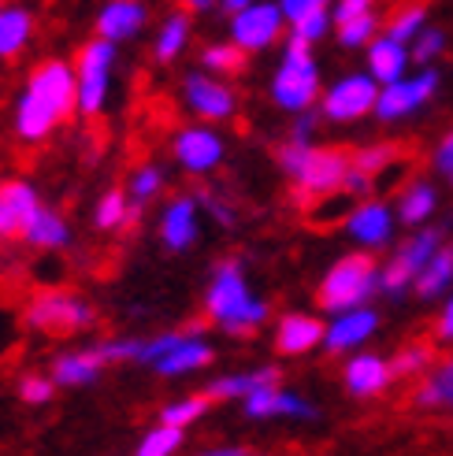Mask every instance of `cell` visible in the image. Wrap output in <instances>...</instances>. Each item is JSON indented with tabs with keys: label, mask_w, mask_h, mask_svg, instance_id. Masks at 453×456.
Listing matches in <instances>:
<instances>
[{
	"label": "cell",
	"mask_w": 453,
	"mask_h": 456,
	"mask_svg": "<svg viewBox=\"0 0 453 456\" xmlns=\"http://www.w3.org/2000/svg\"><path fill=\"white\" fill-rule=\"evenodd\" d=\"M78 111V86L75 63L67 60H41L30 78L22 82V94L12 111L15 138L22 145H41Z\"/></svg>",
	"instance_id": "cell-1"
},
{
	"label": "cell",
	"mask_w": 453,
	"mask_h": 456,
	"mask_svg": "<svg viewBox=\"0 0 453 456\" xmlns=\"http://www.w3.org/2000/svg\"><path fill=\"white\" fill-rule=\"evenodd\" d=\"M205 315L223 330L235 338H249L257 334L268 319H271V305L260 297L249 282L242 260L226 256L212 267L209 286H205Z\"/></svg>",
	"instance_id": "cell-2"
},
{
	"label": "cell",
	"mask_w": 453,
	"mask_h": 456,
	"mask_svg": "<svg viewBox=\"0 0 453 456\" xmlns=\"http://www.w3.org/2000/svg\"><path fill=\"white\" fill-rule=\"evenodd\" d=\"M279 167L293 182V193L301 200H327L334 193H342V182L350 175L353 156L334 149V145H316V142H283L279 152Z\"/></svg>",
	"instance_id": "cell-3"
},
{
	"label": "cell",
	"mask_w": 453,
	"mask_h": 456,
	"mask_svg": "<svg viewBox=\"0 0 453 456\" xmlns=\"http://www.w3.org/2000/svg\"><path fill=\"white\" fill-rule=\"evenodd\" d=\"M312 49L316 45L293 37V34L283 37V53H279L276 71H271L268 97L279 111H286V116H301V111H312L320 104L324 75H320V63H316Z\"/></svg>",
	"instance_id": "cell-4"
},
{
	"label": "cell",
	"mask_w": 453,
	"mask_h": 456,
	"mask_svg": "<svg viewBox=\"0 0 453 456\" xmlns=\"http://www.w3.org/2000/svg\"><path fill=\"white\" fill-rule=\"evenodd\" d=\"M372 297H379V264L368 248H353V253L338 256L316 286V305L324 315L372 305Z\"/></svg>",
	"instance_id": "cell-5"
},
{
	"label": "cell",
	"mask_w": 453,
	"mask_h": 456,
	"mask_svg": "<svg viewBox=\"0 0 453 456\" xmlns=\"http://www.w3.org/2000/svg\"><path fill=\"white\" fill-rule=\"evenodd\" d=\"M446 238H449V226H439V223L416 226L409 238H401V245H394L391 256L379 264V297H387V301L409 297L420 271L439 253V245Z\"/></svg>",
	"instance_id": "cell-6"
},
{
	"label": "cell",
	"mask_w": 453,
	"mask_h": 456,
	"mask_svg": "<svg viewBox=\"0 0 453 456\" xmlns=\"http://www.w3.org/2000/svg\"><path fill=\"white\" fill-rule=\"evenodd\" d=\"M212 360H216V346L197 323H190V330H164L149 338L142 353V363H149L161 379H190L205 371Z\"/></svg>",
	"instance_id": "cell-7"
},
{
	"label": "cell",
	"mask_w": 453,
	"mask_h": 456,
	"mask_svg": "<svg viewBox=\"0 0 453 456\" xmlns=\"http://www.w3.org/2000/svg\"><path fill=\"white\" fill-rule=\"evenodd\" d=\"M116 60H119V45L101 34H94L75 53V86H78V116L82 119H97L108 108Z\"/></svg>",
	"instance_id": "cell-8"
},
{
	"label": "cell",
	"mask_w": 453,
	"mask_h": 456,
	"mask_svg": "<svg viewBox=\"0 0 453 456\" xmlns=\"http://www.w3.org/2000/svg\"><path fill=\"white\" fill-rule=\"evenodd\" d=\"M22 323L37 334H78L97 323V308L75 289H41L22 308Z\"/></svg>",
	"instance_id": "cell-9"
},
{
	"label": "cell",
	"mask_w": 453,
	"mask_h": 456,
	"mask_svg": "<svg viewBox=\"0 0 453 456\" xmlns=\"http://www.w3.org/2000/svg\"><path fill=\"white\" fill-rule=\"evenodd\" d=\"M379 78L368 71H346L338 75L331 86H324L320 94V104L316 111L324 116V123H334V126H353L360 119H372L375 116V101H379Z\"/></svg>",
	"instance_id": "cell-10"
},
{
	"label": "cell",
	"mask_w": 453,
	"mask_h": 456,
	"mask_svg": "<svg viewBox=\"0 0 453 456\" xmlns=\"http://www.w3.org/2000/svg\"><path fill=\"white\" fill-rule=\"evenodd\" d=\"M439 86H442V75L439 67H413L409 75H401L398 82H387L379 89V101H375V123L383 126H394V123H405L420 116V111L439 97Z\"/></svg>",
	"instance_id": "cell-11"
},
{
	"label": "cell",
	"mask_w": 453,
	"mask_h": 456,
	"mask_svg": "<svg viewBox=\"0 0 453 456\" xmlns=\"http://www.w3.org/2000/svg\"><path fill=\"white\" fill-rule=\"evenodd\" d=\"M178 97H183L190 116L201 119V123H216L219 126L226 119H235V111H238V89L223 75L205 71V67L183 75V82H178Z\"/></svg>",
	"instance_id": "cell-12"
},
{
	"label": "cell",
	"mask_w": 453,
	"mask_h": 456,
	"mask_svg": "<svg viewBox=\"0 0 453 456\" xmlns=\"http://www.w3.org/2000/svg\"><path fill=\"white\" fill-rule=\"evenodd\" d=\"M398 208L394 200L383 197H360L342 219V234L353 241V248H368V253H383V248H394L398 238Z\"/></svg>",
	"instance_id": "cell-13"
},
{
	"label": "cell",
	"mask_w": 453,
	"mask_h": 456,
	"mask_svg": "<svg viewBox=\"0 0 453 456\" xmlns=\"http://www.w3.org/2000/svg\"><path fill=\"white\" fill-rule=\"evenodd\" d=\"M226 19H231L226 22V34H231V41H238L249 56L276 49V45L286 37V30H290L279 0H253V4L238 8L235 15H226Z\"/></svg>",
	"instance_id": "cell-14"
},
{
	"label": "cell",
	"mask_w": 453,
	"mask_h": 456,
	"mask_svg": "<svg viewBox=\"0 0 453 456\" xmlns=\"http://www.w3.org/2000/svg\"><path fill=\"white\" fill-rule=\"evenodd\" d=\"M171 159L186 175H212L226 159V142L216 123H186L171 134Z\"/></svg>",
	"instance_id": "cell-15"
},
{
	"label": "cell",
	"mask_w": 453,
	"mask_h": 456,
	"mask_svg": "<svg viewBox=\"0 0 453 456\" xmlns=\"http://www.w3.org/2000/svg\"><path fill=\"white\" fill-rule=\"evenodd\" d=\"M238 404H242V416L253 419V423H264V419H298V423H312V419H320V408H316V401H309L305 394L290 390V386H279V382L260 386V390H253L249 397H242Z\"/></svg>",
	"instance_id": "cell-16"
},
{
	"label": "cell",
	"mask_w": 453,
	"mask_h": 456,
	"mask_svg": "<svg viewBox=\"0 0 453 456\" xmlns=\"http://www.w3.org/2000/svg\"><path fill=\"white\" fill-rule=\"evenodd\" d=\"M201 197L194 193H178L171 200H164L161 216H156V238L168 253H190L201 241Z\"/></svg>",
	"instance_id": "cell-17"
},
{
	"label": "cell",
	"mask_w": 453,
	"mask_h": 456,
	"mask_svg": "<svg viewBox=\"0 0 453 456\" xmlns=\"http://www.w3.org/2000/svg\"><path fill=\"white\" fill-rule=\"evenodd\" d=\"M379 330V312L375 305H357L346 312L327 315V334H324V353L327 356H350L365 349Z\"/></svg>",
	"instance_id": "cell-18"
},
{
	"label": "cell",
	"mask_w": 453,
	"mask_h": 456,
	"mask_svg": "<svg viewBox=\"0 0 453 456\" xmlns=\"http://www.w3.org/2000/svg\"><path fill=\"white\" fill-rule=\"evenodd\" d=\"M394 360L391 356H379V353H368V349H357L346 356L342 363V386L346 394L357 397V401H372V397H383L394 386Z\"/></svg>",
	"instance_id": "cell-19"
},
{
	"label": "cell",
	"mask_w": 453,
	"mask_h": 456,
	"mask_svg": "<svg viewBox=\"0 0 453 456\" xmlns=\"http://www.w3.org/2000/svg\"><path fill=\"white\" fill-rule=\"evenodd\" d=\"M324 334H327V319L312 312H283L276 319L271 346H276L279 356H309L316 349H324Z\"/></svg>",
	"instance_id": "cell-20"
},
{
	"label": "cell",
	"mask_w": 453,
	"mask_h": 456,
	"mask_svg": "<svg viewBox=\"0 0 453 456\" xmlns=\"http://www.w3.org/2000/svg\"><path fill=\"white\" fill-rule=\"evenodd\" d=\"M41 208V197L34 182L27 178H4L0 182V241H22V231Z\"/></svg>",
	"instance_id": "cell-21"
},
{
	"label": "cell",
	"mask_w": 453,
	"mask_h": 456,
	"mask_svg": "<svg viewBox=\"0 0 453 456\" xmlns=\"http://www.w3.org/2000/svg\"><path fill=\"white\" fill-rule=\"evenodd\" d=\"M145 27H149L145 0H108V4L97 12V19H94V34L116 41V45L134 41Z\"/></svg>",
	"instance_id": "cell-22"
},
{
	"label": "cell",
	"mask_w": 453,
	"mask_h": 456,
	"mask_svg": "<svg viewBox=\"0 0 453 456\" xmlns=\"http://www.w3.org/2000/svg\"><path fill=\"white\" fill-rule=\"evenodd\" d=\"M439 204H442V193H439V186L432 178H409L394 197V208H398V219H401L405 231H416V226L435 223Z\"/></svg>",
	"instance_id": "cell-23"
},
{
	"label": "cell",
	"mask_w": 453,
	"mask_h": 456,
	"mask_svg": "<svg viewBox=\"0 0 453 456\" xmlns=\"http://www.w3.org/2000/svg\"><path fill=\"white\" fill-rule=\"evenodd\" d=\"M365 67L379 78V86H387V82H398L401 75H409L413 71V49L405 41L391 37L387 30L375 34L368 41V49H365Z\"/></svg>",
	"instance_id": "cell-24"
},
{
	"label": "cell",
	"mask_w": 453,
	"mask_h": 456,
	"mask_svg": "<svg viewBox=\"0 0 453 456\" xmlns=\"http://www.w3.org/2000/svg\"><path fill=\"white\" fill-rule=\"evenodd\" d=\"M108 368V363L101 360L97 349H67L53 360V379L56 386H63V390H86V386H94L101 379V371Z\"/></svg>",
	"instance_id": "cell-25"
},
{
	"label": "cell",
	"mask_w": 453,
	"mask_h": 456,
	"mask_svg": "<svg viewBox=\"0 0 453 456\" xmlns=\"http://www.w3.org/2000/svg\"><path fill=\"white\" fill-rule=\"evenodd\" d=\"M413 404L424 408V412H453V353L435 360L432 368L420 375Z\"/></svg>",
	"instance_id": "cell-26"
},
{
	"label": "cell",
	"mask_w": 453,
	"mask_h": 456,
	"mask_svg": "<svg viewBox=\"0 0 453 456\" xmlns=\"http://www.w3.org/2000/svg\"><path fill=\"white\" fill-rule=\"evenodd\" d=\"M190 37H194V12L178 8V12L164 15L161 27L152 34V60L164 63V67L183 60V53L190 49Z\"/></svg>",
	"instance_id": "cell-27"
},
{
	"label": "cell",
	"mask_w": 453,
	"mask_h": 456,
	"mask_svg": "<svg viewBox=\"0 0 453 456\" xmlns=\"http://www.w3.org/2000/svg\"><path fill=\"white\" fill-rule=\"evenodd\" d=\"M449 289H453V238H446L439 245V253L427 260V267L420 271V279L413 286V297L432 305V301H442Z\"/></svg>",
	"instance_id": "cell-28"
},
{
	"label": "cell",
	"mask_w": 453,
	"mask_h": 456,
	"mask_svg": "<svg viewBox=\"0 0 453 456\" xmlns=\"http://www.w3.org/2000/svg\"><path fill=\"white\" fill-rule=\"evenodd\" d=\"M268 382H283V375H279L276 363H264V368H249V371L219 375V379L209 382L205 394H209L212 401H242V397H249V394L260 390V386H268Z\"/></svg>",
	"instance_id": "cell-29"
},
{
	"label": "cell",
	"mask_w": 453,
	"mask_h": 456,
	"mask_svg": "<svg viewBox=\"0 0 453 456\" xmlns=\"http://www.w3.org/2000/svg\"><path fill=\"white\" fill-rule=\"evenodd\" d=\"M22 241L30 248H41V253H60V248L71 245V226H67V219L56 208L41 204L37 216L30 219V226L22 231Z\"/></svg>",
	"instance_id": "cell-30"
},
{
	"label": "cell",
	"mask_w": 453,
	"mask_h": 456,
	"mask_svg": "<svg viewBox=\"0 0 453 456\" xmlns=\"http://www.w3.org/2000/svg\"><path fill=\"white\" fill-rule=\"evenodd\" d=\"M34 41V12L22 4H0V60H15Z\"/></svg>",
	"instance_id": "cell-31"
},
{
	"label": "cell",
	"mask_w": 453,
	"mask_h": 456,
	"mask_svg": "<svg viewBox=\"0 0 453 456\" xmlns=\"http://www.w3.org/2000/svg\"><path fill=\"white\" fill-rule=\"evenodd\" d=\"M164 178H168L164 167H161V164H152V159H149V164H138V167L130 171V178H127V193H130V216H134V223H138L142 212L149 208L156 197L164 193Z\"/></svg>",
	"instance_id": "cell-32"
},
{
	"label": "cell",
	"mask_w": 453,
	"mask_h": 456,
	"mask_svg": "<svg viewBox=\"0 0 453 456\" xmlns=\"http://www.w3.org/2000/svg\"><path fill=\"white\" fill-rule=\"evenodd\" d=\"M245 63H249V53L242 49L238 41H209L205 49H201V67L212 75H223V78H235L245 71Z\"/></svg>",
	"instance_id": "cell-33"
},
{
	"label": "cell",
	"mask_w": 453,
	"mask_h": 456,
	"mask_svg": "<svg viewBox=\"0 0 453 456\" xmlns=\"http://www.w3.org/2000/svg\"><path fill=\"white\" fill-rule=\"evenodd\" d=\"M134 223V216H130V193H127V186L119 190H104L101 197H97V204H94V226L97 231H123V226H130Z\"/></svg>",
	"instance_id": "cell-34"
},
{
	"label": "cell",
	"mask_w": 453,
	"mask_h": 456,
	"mask_svg": "<svg viewBox=\"0 0 453 456\" xmlns=\"http://www.w3.org/2000/svg\"><path fill=\"white\" fill-rule=\"evenodd\" d=\"M186 445V430L183 427H171V423H156V427H149L145 435H142V442H138V456H171V452H178Z\"/></svg>",
	"instance_id": "cell-35"
},
{
	"label": "cell",
	"mask_w": 453,
	"mask_h": 456,
	"mask_svg": "<svg viewBox=\"0 0 453 456\" xmlns=\"http://www.w3.org/2000/svg\"><path fill=\"white\" fill-rule=\"evenodd\" d=\"M209 404H212V397H209V394H183L178 401H168V404L161 408V419H164V423H171V427L190 430L201 416H209Z\"/></svg>",
	"instance_id": "cell-36"
},
{
	"label": "cell",
	"mask_w": 453,
	"mask_h": 456,
	"mask_svg": "<svg viewBox=\"0 0 453 456\" xmlns=\"http://www.w3.org/2000/svg\"><path fill=\"white\" fill-rule=\"evenodd\" d=\"M375 34H383V19H379V12H372V15H360V19H350V22H342V27H334V41L342 45V49H350V53H365L368 49V41L375 37Z\"/></svg>",
	"instance_id": "cell-37"
},
{
	"label": "cell",
	"mask_w": 453,
	"mask_h": 456,
	"mask_svg": "<svg viewBox=\"0 0 453 456\" xmlns=\"http://www.w3.org/2000/svg\"><path fill=\"white\" fill-rule=\"evenodd\" d=\"M391 360H394V375L398 379H420L435 363V346L432 341H409V346H401Z\"/></svg>",
	"instance_id": "cell-38"
},
{
	"label": "cell",
	"mask_w": 453,
	"mask_h": 456,
	"mask_svg": "<svg viewBox=\"0 0 453 456\" xmlns=\"http://www.w3.org/2000/svg\"><path fill=\"white\" fill-rule=\"evenodd\" d=\"M409 49H413V63H416V67H432L435 60H442V56H446L449 37H446V30H442V27H435V22H427V27L409 41Z\"/></svg>",
	"instance_id": "cell-39"
},
{
	"label": "cell",
	"mask_w": 453,
	"mask_h": 456,
	"mask_svg": "<svg viewBox=\"0 0 453 456\" xmlns=\"http://www.w3.org/2000/svg\"><path fill=\"white\" fill-rule=\"evenodd\" d=\"M427 22H432V19H427V8H424V4H401L387 22H383V30H387L391 37H398V41L409 45V41L427 27Z\"/></svg>",
	"instance_id": "cell-40"
},
{
	"label": "cell",
	"mask_w": 453,
	"mask_h": 456,
	"mask_svg": "<svg viewBox=\"0 0 453 456\" xmlns=\"http://www.w3.org/2000/svg\"><path fill=\"white\" fill-rule=\"evenodd\" d=\"M104 363H142L145 338H104L94 346Z\"/></svg>",
	"instance_id": "cell-41"
},
{
	"label": "cell",
	"mask_w": 453,
	"mask_h": 456,
	"mask_svg": "<svg viewBox=\"0 0 453 456\" xmlns=\"http://www.w3.org/2000/svg\"><path fill=\"white\" fill-rule=\"evenodd\" d=\"M286 34L301 37V41H309V45H320L327 34H334V15H331V8L312 12V15L298 19V22H290V30H286Z\"/></svg>",
	"instance_id": "cell-42"
},
{
	"label": "cell",
	"mask_w": 453,
	"mask_h": 456,
	"mask_svg": "<svg viewBox=\"0 0 453 456\" xmlns=\"http://www.w3.org/2000/svg\"><path fill=\"white\" fill-rule=\"evenodd\" d=\"M56 379L53 375H22L19 379V397L22 404H30V408H45L53 397H56Z\"/></svg>",
	"instance_id": "cell-43"
},
{
	"label": "cell",
	"mask_w": 453,
	"mask_h": 456,
	"mask_svg": "<svg viewBox=\"0 0 453 456\" xmlns=\"http://www.w3.org/2000/svg\"><path fill=\"white\" fill-rule=\"evenodd\" d=\"M394 159H398V149H394V145H365V149L353 152V164L365 167L372 178H379L383 171L394 164Z\"/></svg>",
	"instance_id": "cell-44"
},
{
	"label": "cell",
	"mask_w": 453,
	"mask_h": 456,
	"mask_svg": "<svg viewBox=\"0 0 453 456\" xmlns=\"http://www.w3.org/2000/svg\"><path fill=\"white\" fill-rule=\"evenodd\" d=\"M372 12H379V0H334L331 4L334 27H342V22L360 19V15H372Z\"/></svg>",
	"instance_id": "cell-45"
},
{
	"label": "cell",
	"mask_w": 453,
	"mask_h": 456,
	"mask_svg": "<svg viewBox=\"0 0 453 456\" xmlns=\"http://www.w3.org/2000/svg\"><path fill=\"white\" fill-rule=\"evenodd\" d=\"M320 123H324V116L316 108L312 111H301V116H293L286 138L290 142H316V130H320Z\"/></svg>",
	"instance_id": "cell-46"
},
{
	"label": "cell",
	"mask_w": 453,
	"mask_h": 456,
	"mask_svg": "<svg viewBox=\"0 0 453 456\" xmlns=\"http://www.w3.org/2000/svg\"><path fill=\"white\" fill-rule=\"evenodd\" d=\"M432 167H435L439 178H449L453 175V130H446L442 138H439V145L432 149Z\"/></svg>",
	"instance_id": "cell-47"
},
{
	"label": "cell",
	"mask_w": 453,
	"mask_h": 456,
	"mask_svg": "<svg viewBox=\"0 0 453 456\" xmlns=\"http://www.w3.org/2000/svg\"><path fill=\"white\" fill-rule=\"evenodd\" d=\"M372 182H375V178H372L365 167L350 164V175H346V182H342V193H346V197H353V200L372 197Z\"/></svg>",
	"instance_id": "cell-48"
},
{
	"label": "cell",
	"mask_w": 453,
	"mask_h": 456,
	"mask_svg": "<svg viewBox=\"0 0 453 456\" xmlns=\"http://www.w3.org/2000/svg\"><path fill=\"white\" fill-rule=\"evenodd\" d=\"M331 4H334V0H279L286 22H298V19H305V15H312V12H324V8H331Z\"/></svg>",
	"instance_id": "cell-49"
},
{
	"label": "cell",
	"mask_w": 453,
	"mask_h": 456,
	"mask_svg": "<svg viewBox=\"0 0 453 456\" xmlns=\"http://www.w3.org/2000/svg\"><path fill=\"white\" fill-rule=\"evenodd\" d=\"M435 341L439 346H453V289L439 305V319H435Z\"/></svg>",
	"instance_id": "cell-50"
},
{
	"label": "cell",
	"mask_w": 453,
	"mask_h": 456,
	"mask_svg": "<svg viewBox=\"0 0 453 456\" xmlns=\"http://www.w3.org/2000/svg\"><path fill=\"white\" fill-rule=\"evenodd\" d=\"M201 204H205L209 216H212L219 226H226V231H231V226H235V212L226 208V200H219V197H212V193H201Z\"/></svg>",
	"instance_id": "cell-51"
},
{
	"label": "cell",
	"mask_w": 453,
	"mask_h": 456,
	"mask_svg": "<svg viewBox=\"0 0 453 456\" xmlns=\"http://www.w3.org/2000/svg\"><path fill=\"white\" fill-rule=\"evenodd\" d=\"M183 8H186V12H194V15H205V12L219 8V0H183Z\"/></svg>",
	"instance_id": "cell-52"
},
{
	"label": "cell",
	"mask_w": 453,
	"mask_h": 456,
	"mask_svg": "<svg viewBox=\"0 0 453 456\" xmlns=\"http://www.w3.org/2000/svg\"><path fill=\"white\" fill-rule=\"evenodd\" d=\"M249 449L245 445H212L209 449V456H245Z\"/></svg>",
	"instance_id": "cell-53"
},
{
	"label": "cell",
	"mask_w": 453,
	"mask_h": 456,
	"mask_svg": "<svg viewBox=\"0 0 453 456\" xmlns=\"http://www.w3.org/2000/svg\"><path fill=\"white\" fill-rule=\"evenodd\" d=\"M245 4H253V0H219V8H223L226 15H235V12L245 8Z\"/></svg>",
	"instance_id": "cell-54"
},
{
	"label": "cell",
	"mask_w": 453,
	"mask_h": 456,
	"mask_svg": "<svg viewBox=\"0 0 453 456\" xmlns=\"http://www.w3.org/2000/svg\"><path fill=\"white\" fill-rule=\"evenodd\" d=\"M446 182H449V186H453V175H449V178H446Z\"/></svg>",
	"instance_id": "cell-55"
}]
</instances>
